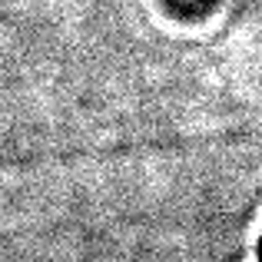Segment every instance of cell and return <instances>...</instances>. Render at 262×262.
I'll use <instances>...</instances> for the list:
<instances>
[{"label": "cell", "instance_id": "obj_1", "mask_svg": "<svg viewBox=\"0 0 262 262\" xmlns=\"http://www.w3.org/2000/svg\"><path fill=\"white\" fill-rule=\"evenodd\" d=\"M256 262H262V226H259V236H256Z\"/></svg>", "mask_w": 262, "mask_h": 262}]
</instances>
